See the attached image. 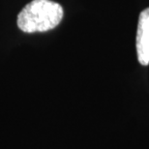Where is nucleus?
Here are the masks:
<instances>
[{
	"label": "nucleus",
	"mask_w": 149,
	"mask_h": 149,
	"mask_svg": "<svg viewBox=\"0 0 149 149\" xmlns=\"http://www.w3.org/2000/svg\"><path fill=\"white\" fill-rule=\"evenodd\" d=\"M63 8L50 0H33L20 11L17 26L25 33L45 32L56 27L63 19Z\"/></svg>",
	"instance_id": "obj_1"
},
{
	"label": "nucleus",
	"mask_w": 149,
	"mask_h": 149,
	"mask_svg": "<svg viewBox=\"0 0 149 149\" xmlns=\"http://www.w3.org/2000/svg\"><path fill=\"white\" fill-rule=\"evenodd\" d=\"M136 47L139 62L147 66L149 64V8L139 14Z\"/></svg>",
	"instance_id": "obj_2"
}]
</instances>
